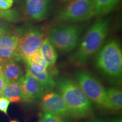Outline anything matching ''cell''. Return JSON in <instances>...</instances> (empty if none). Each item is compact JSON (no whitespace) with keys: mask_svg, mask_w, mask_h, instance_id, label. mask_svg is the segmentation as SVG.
<instances>
[{"mask_svg":"<svg viewBox=\"0 0 122 122\" xmlns=\"http://www.w3.org/2000/svg\"><path fill=\"white\" fill-rule=\"evenodd\" d=\"M56 86L58 93L65 101L70 116L75 118H84L92 114L93 103L75 81L61 78L56 83Z\"/></svg>","mask_w":122,"mask_h":122,"instance_id":"obj_1","label":"cell"},{"mask_svg":"<svg viewBox=\"0 0 122 122\" xmlns=\"http://www.w3.org/2000/svg\"><path fill=\"white\" fill-rule=\"evenodd\" d=\"M110 24L109 20L107 19H99L95 21L71 58L72 63L77 66H83L99 51L109 33Z\"/></svg>","mask_w":122,"mask_h":122,"instance_id":"obj_2","label":"cell"},{"mask_svg":"<svg viewBox=\"0 0 122 122\" xmlns=\"http://www.w3.org/2000/svg\"><path fill=\"white\" fill-rule=\"evenodd\" d=\"M96 64L106 76L112 80H119L122 74V50L119 42L109 41L100 49Z\"/></svg>","mask_w":122,"mask_h":122,"instance_id":"obj_3","label":"cell"},{"mask_svg":"<svg viewBox=\"0 0 122 122\" xmlns=\"http://www.w3.org/2000/svg\"><path fill=\"white\" fill-rule=\"evenodd\" d=\"M82 33L80 25L63 24L50 30L49 39L55 48L62 52H70L77 46Z\"/></svg>","mask_w":122,"mask_h":122,"instance_id":"obj_4","label":"cell"},{"mask_svg":"<svg viewBox=\"0 0 122 122\" xmlns=\"http://www.w3.org/2000/svg\"><path fill=\"white\" fill-rule=\"evenodd\" d=\"M95 16L94 0H71L58 12L60 22H82Z\"/></svg>","mask_w":122,"mask_h":122,"instance_id":"obj_5","label":"cell"},{"mask_svg":"<svg viewBox=\"0 0 122 122\" xmlns=\"http://www.w3.org/2000/svg\"><path fill=\"white\" fill-rule=\"evenodd\" d=\"M75 81L92 103L101 107L106 89L98 79L87 71H79L75 75Z\"/></svg>","mask_w":122,"mask_h":122,"instance_id":"obj_6","label":"cell"},{"mask_svg":"<svg viewBox=\"0 0 122 122\" xmlns=\"http://www.w3.org/2000/svg\"><path fill=\"white\" fill-rule=\"evenodd\" d=\"M44 40V33L39 28L30 27L20 34L15 61L23 59L40 48Z\"/></svg>","mask_w":122,"mask_h":122,"instance_id":"obj_7","label":"cell"},{"mask_svg":"<svg viewBox=\"0 0 122 122\" xmlns=\"http://www.w3.org/2000/svg\"><path fill=\"white\" fill-rule=\"evenodd\" d=\"M20 36L17 30H9L0 35V60H15Z\"/></svg>","mask_w":122,"mask_h":122,"instance_id":"obj_8","label":"cell"},{"mask_svg":"<svg viewBox=\"0 0 122 122\" xmlns=\"http://www.w3.org/2000/svg\"><path fill=\"white\" fill-rule=\"evenodd\" d=\"M41 100V106L44 112L65 117L70 116L65 101L58 93L52 92L45 93Z\"/></svg>","mask_w":122,"mask_h":122,"instance_id":"obj_9","label":"cell"},{"mask_svg":"<svg viewBox=\"0 0 122 122\" xmlns=\"http://www.w3.org/2000/svg\"><path fill=\"white\" fill-rule=\"evenodd\" d=\"M24 102H30L41 98L46 90L38 81L28 72L25 73L22 82Z\"/></svg>","mask_w":122,"mask_h":122,"instance_id":"obj_10","label":"cell"},{"mask_svg":"<svg viewBox=\"0 0 122 122\" xmlns=\"http://www.w3.org/2000/svg\"><path fill=\"white\" fill-rule=\"evenodd\" d=\"M51 0H24V10L28 18L34 20L45 19L49 13Z\"/></svg>","mask_w":122,"mask_h":122,"instance_id":"obj_11","label":"cell"},{"mask_svg":"<svg viewBox=\"0 0 122 122\" xmlns=\"http://www.w3.org/2000/svg\"><path fill=\"white\" fill-rule=\"evenodd\" d=\"M0 71L8 82H22L24 78L22 68L14 59L1 61Z\"/></svg>","mask_w":122,"mask_h":122,"instance_id":"obj_12","label":"cell"},{"mask_svg":"<svg viewBox=\"0 0 122 122\" xmlns=\"http://www.w3.org/2000/svg\"><path fill=\"white\" fill-rule=\"evenodd\" d=\"M122 107V92L118 88L106 89L105 98L101 108L110 111L120 110Z\"/></svg>","mask_w":122,"mask_h":122,"instance_id":"obj_13","label":"cell"},{"mask_svg":"<svg viewBox=\"0 0 122 122\" xmlns=\"http://www.w3.org/2000/svg\"><path fill=\"white\" fill-rule=\"evenodd\" d=\"M22 82H9L3 88L0 96L7 98L10 102H24Z\"/></svg>","mask_w":122,"mask_h":122,"instance_id":"obj_14","label":"cell"},{"mask_svg":"<svg viewBox=\"0 0 122 122\" xmlns=\"http://www.w3.org/2000/svg\"><path fill=\"white\" fill-rule=\"evenodd\" d=\"M44 61L48 65V68H51L54 66L57 59V53L56 48L50 42L49 38H45L40 48Z\"/></svg>","mask_w":122,"mask_h":122,"instance_id":"obj_15","label":"cell"},{"mask_svg":"<svg viewBox=\"0 0 122 122\" xmlns=\"http://www.w3.org/2000/svg\"><path fill=\"white\" fill-rule=\"evenodd\" d=\"M27 72L31 75L44 86L46 91H49L56 86V82L53 77L48 71L37 72L27 67Z\"/></svg>","mask_w":122,"mask_h":122,"instance_id":"obj_16","label":"cell"},{"mask_svg":"<svg viewBox=\"0 0 122 122\" xmlns=\"http://www.w3.org/2000/svg\"><path fill=\"white\" fill-rule=\"evenodd\" d=\"M113 0H94L95 15H101L112 10Z\"/></svg>","mask_w":122,"mask_h":122,"instance_id":"obj_17","label":"cell"},{"mask_svg":"<svg viewBox=\"0 0 122 122\" xmlns=\"http://www.w3.org/2000/svg\"><path fill=\"white\" fill-rule=\"evenodd\" d=\"M39 122H71L66 117L44 112L40 115Z\"/></svg>","mask_w":122,"mask_h":122,"instance_id":"obj_18","label":"cell"},{"mask_svg":"<svg viewBox=\"0 0 122 122\" xmlns=\"http://www.w3.org/2000/svg\"><path fill=\"white\" fill-rule=\"evenodd\" d=\"M26 65L28 64H39L44 61L43 56L40 49H38L27 56L23 59Z\"/></svg>","mask_w":122,"mask_h":122,"instance_id":"obj_19","label":"cell"},{"mask_svg":"<svg viewBox=\"0 0 122 122\" xmlns=\"http://www.w3.org/2000/svg\"><path fill=\"white\" fill-rule=\"evenodd\" d=\"M10 103V101L7 98L0 96V111L5 114H7Z\"/></svg>","mask_w":122,"mask_h":122,"instance_id":"obj_20","label":"cell"},{"mask_svg":"<svg viewBox=\"0 0 122 122\" xmlns=\"http://www.w3.org/2000/svg\"><path fill=\"white\" fill-rule=\"evenodd\" d=\"M13 1L10 0H0V10H6L11 8Z\"/></svg>","mask_w":122,"mask_h":122,"instance_id":"obj_21","label":"cell"},{"mask_svg":"<svg viewBox=\"0 0 122 122\" xmlns=\"http://www.w3.org/2000/svg\"><path fill=\"white\" fill-rule=\"evenodd\" d=\"M9 30V24L4 20L0 18V35L4 34Z\"/></svg>","mask_w":122,"mask_h":122,"instance_id":"obj_22","label":"cell"},{"mask_svg":"<svg viewBox=\"0 0 122 122\" xmlns=\"http://www.w3.org/2000/svg\"><path fill=\"white\" fill-rule=\"evenodd\" d=\"M8 81L5 79L1 71H0V93H1V91H2L3 88L5 87L6 85L8 83Z\"/></svg>","mask_w":122,"mask_h":122,"instance_id":"obj_23","label":"cell"},{"mask_svg":"<svg viewBox=\"0 0 122 122\" xmlns=\"http://www.w3.org/2000/svg\"><path fill=\"white\" fill-rule=\"evenodd\" d=\"M120 0H113V2H112V9L117 6L118 5L119 3Z\"/></svg>","mask_w":122,"mask_h":122,"instance_id":"obj_24","label":"cell"},{"mask_svg":"<svg viewBox=\"0 0 122 122\" xmlns=\"http://www.w3.org/2000/svg\"><path fill=\"white\" fill-rule=\"evenodd\" d=\"M112 122H122V118H117L116 119H114Z\"/></svg>","mask_w":122,"mask_h":122,"instance_id":"obj_25","label":"cell"},{"mask_svg":"<svg viewBox=\"0 0 122 122\" xmlns=\"http://www.w3.org/2000/svg\"><path fill=\"white\" fill-rule=\"evenodd\" d=\"M61 1H63V2H69V1H71V0H61Z\"/></svg>","mask_w":122,"mask_h":122,"instance_id":"obj_26","label":"cell"},{"mask_svg":"<svg viewBox=\"0 0 122 122\" xmlns=\"http://www.w3.org/2000/svg\"><path fill=\"white\" fill-rule=\"evenodd\" d=\"M101 122L98 121V120H93V121H90V122Z\"/></svg>","mask_w":122,"mask_h":122,"instance_id":"obj_27","label":"cell"},{"mask_svg":"<svg viewBox=\"0 0 122 122\" xmlns=\"http://www.w3.org/2000/svg\"><path fill=\"white\" fill-rule=\"evenodd\" d=\"M10 122H18L16 121V120H11Z\"/></svg>","mask_w":122,"mask_h":122,"instance_id":"obj_28","label":"cell"},{"mask_svg":"<svg viewBox=\"0 0 122 122\" xmlns=\"http://www.w3.org/2000/svg\"><path fill=\"white\" fill-rule=\"evenodd\" d=\"M1 13H2V10H0V16L1 15Z\"/></svg>","mask_w":122,"mask_h":122,"instance_id":"obj_29","label":"cell"},{"mask_svg":"<svg viewBox=\"0 0 122 122\" xmlns=\"http://www.w3.org/2000/svg\"><path fill=\"white\" fill-rule=\"evenodd\" d=\"M10 1H13V2H14V0H10Z\"/></svg>","mask_w":122,"mask_h":122,"instance_id":"obj_30","label":"cell"},{"mask_svg":"<svg viewBox=\"0 0 122 122\" xmlns=\"http://www.w3.org/2000/svg\"><path fill=\"white\" fill-rule=\"evenodd\" d=\"M0 64H1V60H0Z\"/></svg>","mask_w":122,"mask_h":122,"instance_id":"obj_31","label":"cell"}]
</instances>
